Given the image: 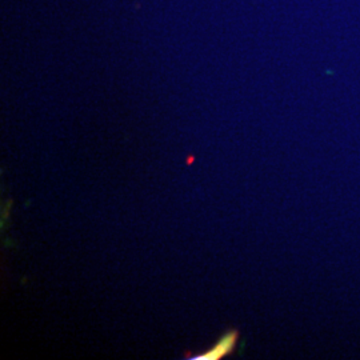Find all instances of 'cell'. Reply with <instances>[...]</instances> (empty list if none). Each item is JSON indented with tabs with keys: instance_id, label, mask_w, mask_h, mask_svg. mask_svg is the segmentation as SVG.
I'll return each instance as SVG.
<instances>
[{
	"instance_id": "6da1fadb",
	"label": "cell",
	"mask_w": 360,
	"mask_h": 360,
	"mask_svg": "<svg viewBox=\"0 0 360 360\" xmlns=\"http://www.w3.org/2000/svg\"><path fill=\"white\" fill-rule=\"evenodd\" d=\"M239 334L236 331H229L224 336L220 338L218 343L207 351L205 354H200L198 356H193V360H220L224 356L230 355L235 349Z\"/></svg>"
}]
</instances>
